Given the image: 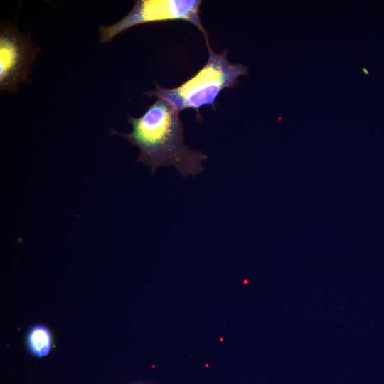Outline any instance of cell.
Segmentation results:
<instances>
[{
    "label": "cell",
    "instance_id": "1",
    "mask_svg": "<svg viewBox=\"0 0 384 384\" xmlns=\"http://www.w3.org/2000/svg\"><path fill=\"white\" fill-rule=\"evenodd\" d=\"M132 126L129 133L112 130L137 146V161L151 167L152 174L160 166H174L183 176H195L203 170L207 156L184 144L183 127L179 112L166 100L159 98L139 117L128 114Z\"/></svg>",
    "mask_w": 384,
    "mask_h": 384
},
{
    "label": "cell",
    "instance_id": "2",
    "mask_svg": "<svg viewBox=\"0 0 384 384\" xmlns=\"http://www.w3.org/2000/svg\"><path fill=\"white\" fill-rule=\"evenodd\" d=\"M208 59L196 75L174 88H164L156 83V89L144 92L147 96H156L169 102L180 112L185 109H193L198 114L200 107L215 106L220 92L225 88L234 87L238 79L249 74L248 68L243 64H233L228 60V50L214 52L206 41Z\"/></svg>",
    "mask_w": 384,
    "mask_h": 384
},
{
    "label": "cell",
    "instance_id": "3",
    "mask_svg": "<svg viewBox=\"0 0 384 384\" xmlns=\"http://www.w3.org/2000/svg\"><path fill=\"white\" fill-rule=\"evenodd\" d=\"M201 0H137L132 9L118 22L99 27L100 41L107 43L124 31L134 26L165 21H186L208 35L201 22Z\"/></svg>",
    "mask_w": 384,
    "mask_h": 384
},
{
    "label": "cell",
    "instance_id": "4",
    "mask_svg": "<svg viewBox=\"0 0 384 384\" xmlns=\"http://www.w3.org/2000/svg\"><path fill=\"white\" fill-rule=\"evenodd\" d=\"M41 52L28 34L22 33L9 21L0 26V89L16 93L26 82L31 66Z\"/></svg>",
    "mask_w": 384,
    "mask_h": 384
},
{
    "label": "cell",
    "instance_id": "5",
    "mask_svg": "<svg viewBox=\"0 0 384 384\" xmlns=\"http://www.w3.org/2000/svg\"><path fill=\"white\" fill-rule=\"evenodd\" d=\"M28 343L34 355L40 357L48 355L51 348V336L49 330L44 326H35L28 333Z\"/></svg>",
    "mask_w": 384,
    "mask_h": 384
}]
</instances>
